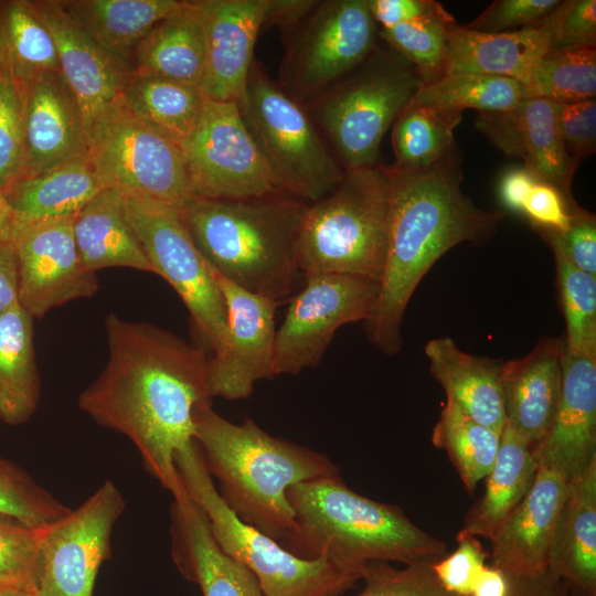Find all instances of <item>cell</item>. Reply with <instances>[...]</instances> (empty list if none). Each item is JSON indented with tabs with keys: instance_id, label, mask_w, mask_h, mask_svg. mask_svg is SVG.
Here are the masks:
<instances>
[{
	"instance_id": "obj_1",
	"label": "cell",
	"mask_w": 596,
	"mask_h": 596,
	"mask_svg": "<svg viewBox=\"0 0 596 596\" xmlns=\"http://www.w3.org/2000/svg\"><path fill=\"white\" fill-rule=\"evenodd\" d=\"M108 359L81 393L78 407L128 437L145 469L172 497L183 488L177 453L194 441L196 408L212 401L207 350L160 327L105 319Z\"/></svg>"
},
{
	"instance_id": "obj_2",
	"label": "cell",
	"mask_w": 596,
	"mask_h": 596,
	"mask_svg": "<svg viewBox=\"0 0 596 596\" xmlns=\"http://www.w3.org/2000/svg\"><path fill=\"white\" fill-rule=\"evenodd\" d=\"M389 169L386 259L376 302L363 323L370 342L394 355L402 347L401 328L409 299L429 268L460 243L486 242L502 213L476 206L462 192L453 152L426 169Z\"/></svg>"
},
{
	"instance_id": "obj_3",
	"label": "cell",
	"mask_w": 596,
	"mask_h": 596,
	"mask_svg": "<svg viewBox=\"0 0 596 596\" xmlns=\"http://www.w3.org/2000/svg\"><path fill=\"white\" fill-rule=\"evenodd\" d=\"M194 423V440L225 504L281 546L295 528L288 488L339 473L324 454L272 436L251 418L232 423L211 402L196 408Z\"/></svg>"
},
{
	"instance_id": "obj_4",
	"label": "cell",
	"mask_w": 596,
	"mask_h": 596,
	"mask_svg": "<svg viewBox=\"0 0 596 596\" xmlns=\"http://www.w3.org/2000/svg\"><path fill=\"white\" fill-rule=\"evenodd\" d=\"M306 206L283 192L245 199L192 196L180 214L212 270L279 305L302 276L297 243Z\"/></svg>"
},
{
	"instance_id": "obj_5",
	"label": "cell",
	"mask_w": 596,
	"mask_h": 596,
	"mask_svg": "<svg viewBox=\"0 0 596 596\" xmlns=\"http://www.w3.org/2000/svg\"><path fill=\"white\" fill-rule=\"evenodd\" d=\"M287 500L295 528L283 547L300 558H326L361 572L371 561L407 565L446 554V544L414 524L400 507L359 494L339 473L290 486Z\"/></svg>"
},
{
	"instance_id": "obj_6",
	"label": "cell",
	"mask_w": 596,
	"mask_h": 596,
	"mask_svg": "<svg viewBox=\"0 0 596 596\" xmlns=\"http://www.w3.org/2000/svg\"><path fill=\"white\" fill-rule=\"evenodd\" d=\"M390 169L344 171L323 198L307 204L297 243L302 276L345 274L381 280L387 252Z\"/></svg>"
},
{
	"instance_id": "obj_7",
	"label": "cell",
	"mask_w": 596,
	"mask_h": 596,
	"mask_svg": "<svg viewBox=\"0 0 596 596\" xmlns=\"http://www.w3.org/2000/svg\"><path fill=\"white\" fill-rule=\"evenodd\" d=\"M174 464L217 545L256 576L266 596H340L360 579V571L326 558H300L240 520L219 494L195 440L177 453Z\"/></svg>"
},
{
	"instance_id": "obj_8",
	"label": "cell",
	"mask_w": 596,
	"mask_h": 596,
	"mask_svg": "<svg viewBox=\"0 0 596 596\" xmlns=\"http://www.w3.org/2000/svg\"><path fill=\"white\" fill-rule=\"evenodd\" d=\"M423 84L392 47L377 46L353 72L309 103L343 171L376 166L381 141Z\"/></svg>"
},
{
	"instance_id": "obj_9",
	"label": "cell",
	"mask_w": 596,
	"mask_h": 596,
	"mask_svg": "<svg viewBox=\"0 0 596 596\" xmlns=\"http://www.w3.org/2000/svg\"><path fill=\"white\" fill-rule=\"evenodd\" d=\"M237 106L280 192L311 204L341 181L344 171L307 109L255 61Z\"/></svg>"
},
{
	"instance_id": "obj_10",
	"label": "cell",
	"mask_w": 596,
	"mask_h": 596,
	"mask_svg": "<svg viewBox=\"0 0 596 596\" xmlns=\"http://www.w3.org/2000/svg\"><path fill=\"white\" fill-rule=\"evenodd\" d=\"M281 87L310 103L359 67L379 36L368 0L316 1L308 14L283 32Z\"/></svg>"
},
{
	"instance_id": "obj_11",
	"label": "cell",
	"mask_w": 596,
	"mask_h": 596,
	"mask_svg": "<svg viewBox=\"0 0 596 596\" xmlns=\"http://www.w3.org/2000/svg\"><path fill=\"white\" fill-rule=\"evenodd\" d=\"M89 155L106 189L179 210L193 196L181 145L132 115L120 98L93 130Z\"/></svg>"
},
{
	"instance_id": "obj_12",
	"label": "cell",
	"mask_w": 596,
	"mask_h": 596,
	"mask_svg": "<svg viewBox=\"0 0 596 596\" xmlns=\"http://www.w3.org/2000/svg\"><path fill=\"white\" fill-rule=\"evenodd\" d=\"M124 196L127 220L153 273L166 279L182 299L195 330L213 354L226 338V307L180 210L148 198Z\"/></svg>"
},
{
	"instance_id": "obj_13",
	"label": "cell",
	"mask_w": 596,
	"mask_h": 596,
	"mask_svg": "<svg viewBox=\"0 0 596 596\" xmlns=\"http://www.w3.org/2000/svg\"><path fill=\"white\" fill-rule=\"evenodd\" d=\"M125 507L118 487L106 480L76 509L40 529L38 596H93L98 571L111 555V534Z\"/></svg>"
},
{
	"instance_id": "obj_14",
	"label": "cell",
	"mask_w": 596,
	"mask_h": 596,
	"mask_svg": "<svg viewBox=\"0 0 596 596\" xmlns=\"http://www.w3.org/2000/svg\"><path fill=\"white\" fill-rule=\"evenodd\" d=\"M276 330L274 375H296L317 366L337 330L365 321L376 302L380 283L345 274L304 276Z\"/></svg>"
},
{
	"instance_id": "obj_15",
	"label": "cell",
	"mask_w": 596,
	"mask_h": 596,
	"mask_svg": "<svg viewBox=\"0 0 596 596\" xmlns=\"http://www.w3.org/2000/svg\"><path fill=\"white\" fill-rule=\"evenodd\" d=\"M181 148L193 196L245 199L280 192L236 103L207 100Z\"/></svg>"
},
{
	"instance_id": "obj_16",
	"label": "cell",
	"mask_w": 596,
	"mask_h": 596,
	"mask_svg": "<svg viewBox=\"0 0 596 596\" xmlns=\"http://www.w3.org/2000/svg\"><path fill=\"white\" fill-rule=\"evenodd\" d=\"M19 217V216H18ZM74 215L24 221L19 219L12 244L18 259V304L32 318L98 289L96 273L79 258Z\"/></svg>"
},
{
	"instance_id": "obj_17",
	"label": "cell",
	"mask_w": 596,
	"mask_h": 596,
	"mask_svg": "<svg viewBox=\"0 0 596 596\" xmlns=\"http://www.w3.org/2000/svg\"><path fill=\"white\" fill-rule=\"evenodd\" d=\"M210 270L227 315L225 341L210 356V393L212 397L243 400L253 393L258 381L275 377V310L278 304Z\"/></svg>"
},
{
	"instance_id": "obj_18",
	"label": "cell",
	"mask_w": 596,
	"mask_h": 596,
	"mask_svg": "<svg viewBox=\"0 0 596 596\" xmlns=\"http://www.w3.org/2000/svg\"><path fill=\"white\" fill-rule=\"evenodd\" d=\"M20 88L23 145L18 180L91 156L81 108L61 72L43 75Z\"/></svg>"
},
{
	"instance_id": "obj_19",
	"label": "cell",
	"mask_w": 596,
	"mask_h": 596,
	"mask_svg": "<svg viewBox=\"0 0 596 596\" xmlns=\"http://www.w3.org/2000/svg\"><path fill=\"white\" fill-rule=\"evenodd\" d=\"M33 1L53 36L61 73L78 103L89 143L93 130L118 102L132 71L91 40L60 0Z\"/></svg>"
},
{
	"instance_id": "obj_20",
	"label": "cell",
	"mask_w": 596,
	"mask_h": 596,
	"mask_svg": "<svg viewBox=\"0 0 596 596\" xmlns=\"http://www.w3.org/2000/svg\"><path fill=\"white\" fill-rule=\"evenodd\" d=\"M205 46L201 89L209 100L238 103L254 62L267 0H193Z\"/></svg>"
},
{
	"instance_id": "obj_21",
	"label": "cell",
	"mask_w": 596,
	"mask_h": 596,
	"mask_svg": "<svg viewBox=\"0 0 596 596\" xmlns=\"http://www.w3.org/2000/svg\"><path fill=\"white\" fill-rule=\"evenodd\" d=\"M531 451L538 468L551 470L566 482L596 461V359L565 351L555 417Z\"/></svg>"
},
{
	"instance_id": "obj_22",
	"label": "cell",
	"mask_w": 596,
	"mask_h": 596,
	"mask_svg": "<svg viewBox=\"0 0 596 596\" xmlns=\"http://www.w3.org/2000/svg\"><path fill=\"white\" fill-rule=\"evenodd\" d=\"M558 106L546 98H525L510 111L479 113L477 126L503 152L521 158L538 181L573 199L571 184L578 162L562 139Z\"/></svg>"
},
{
	"instance_id": "obj_23",
	"label": "cell",
	"mask_w": 596,
	"mask_h": 596,
	"mask_svg": "<svg viewBox=\"0 0 596 596\" xmlns=\"http://www.w3.org/2000/svg\"><path fill=\"white\" fill-rule=\"evenodd\" d=\"M564 340L546 337L525 356L501 365L505 425L531 448L555 417L563 383Z\"/></svg>"
},
{
	"instance_id": "obj_24",
	"label": "cell",
	"mask_w": 596,
	"mask_h": 596,
	"mask_svg": "<svg viewBox=\"0 0 596 596\" xmlns=\"http://www.w3.org/2000/svg\"><path fill=\"white\" fill-rule=\"evenodd\" d=\"M567 482L538 468L526 496L491 542V564L507 576H534L549 570L550 547Z\"/></svg>"
},
{
	"instance_id": "obj_25",
	"label": "cell",
	"mask_w": 596,
	"mask_h": 596,
	"mask_svg": "<svg viewBox=\"0 0 596 596\" xmlns=\"http://www.w3.org/2000/svg\"><path fill=\"white\" fill-rule=\"evenodd\" d=\"M170 515L172 560L203 596H266L256 576L221 550L204 513L184 490L173 497Z\"/></svg>"
},
{
	"instance_id": "obj_26",
	"label": "cell",
	"mask_w": 596,
	"mask_h": 596,
	"mask_svg": "<svg viewBox=\"0 0 596 596\" xmlns=\"http://www.w3.org/2000/svg\"><path fill=\"white\" fill-rule=\"evenodd\" d=\"M551 50L546 23L511 32H480L455 23L449 32L445 75L481 74L529 82L539 61Z\"/></svg>"
},
{
	"instance_id": "obj_27",
	"label": "cell",
	"mask_w": 596,
	"mask_h": 596,
	"mask_svg": "<svg viewBox=\"0 0 596 596\" xmlns=\"http://www.w3.org/2000/svg\"><path fill=\"white\" fill-rule=\"evenodd\" d=\"M433 376L454 402L477 423L501 434L505 425L501 363L464 352L449 337L429 340L424 348Z\"/></svg>"
},
{
	"instance_id": "obj_28",
	"label": "cell",
	"mask_w": 596,
	"mask_h": 596,
	"mask_svg": "<svg viewBox=\"0 0 596 596\" xmlns=\"http://www.w3.org/2000/svg\"><path fill=\"white\" fill-rule=\"evenodd\" d=\"M549 570L596 595V461L567 482L553 531Z\"/></svg>"
},
{
	"instance_id": "obj_29",
	"label": "cell",
	"mask_w": 596,
	"mask_h": 596,
	"mask_svg": "<svg viewBox=\"0 0 596 596\" xmlns=\"http://www.w3.org/2000/svg\"><path fill=\"white\" fill-rule=\"evenodd\" d=\"M73 231L83 266L96 273L107 267H128L153 273L125 212V196L105 189L75 215Z\"/></svg>"
},
{
	"instance_id": "obj_30",
	"label": "cell",
	"mask_w": 596,
	"mask_h": 596,
	"mask_svg": "<svg viewBox=\"0 0 596 596\" xmlns=\"http://www.w3.org/2000/svg\"><path fill=\"white\" fill-rule=\"evenodd\" d=\"M205 63L203 26L193 0L160 20L136 46L131 71L200 86Z\"/></svg>"
},
{
	"instance_id": "obj_31",
	"label": "cell",
	"mask_w": 596,
	"mask_h": 596,
	"mask_svg": "<svg viewBox=\"0 0 596 596\" xmlns=\"http://www.w3.org/2000/svg\"><path fill=\"white\" fill-rule=\"evenodd\" d=\"M78 28L108 54L131 68L139 42L182 0H60Z\"/></svg>"
},
{
	"instance_id": "obj_32",
	"label": "cell",
	"mask_w": 596,
	"mask_h": 596,
	"mask_svg": "<svg viewBox=\"0 0 596 596\" xmlns=\"http://www.w3.org/2000/svg\"><path fill=\"white\" fill-rule=\"evenodd\" d=\"M536 471L530 445L504 425L485 492L466 513L460 531L490 540L526 496Z\"/></svg>"
},
{
	"instance_id": "obj_33",
	"label": "cell",
	"mask_w": 596,
	"mask_h": 596,
	"mask_svg": "<svg viewBox=\"0 0 596 596\" xmlns=\"http://www.w3.org/2000/svg\"><path fill=\"white\" fill-rule=\"evenodd\" d=\"M105 189L87 156L17 180L2 193L19 219L29 221L75 215Z\"/></svg>"
},
{
	"instance_id": "obj_34",
	"label": "cell",
	"mask_w": 596,
	"mask_h": 596,
	"mask_svg": "<svg viewBox=\"0 0 596 596\" xmlns=\"http://www.w3.org/2000/svg\"><path fill=\"white\" fill-rule=\"evenodd\" d=\"M33 318L17 302L0 316V421L20 425L40 400Z\"/></svg>"
},
{
	"instance_id": "obj_35",
	"label": "cell",
	"mask_w": 596,
	"mask_h": 596,
	"mask_svg": "<svg viewBox=\"0 0 596 596\" xmlns=\"http://www.w3.org/2000/svg\"><path fill=\"white\" fill-rule=\"evenodd\" d=\"M120 100L137 118L181 145L209 99L200 86L131 72Z\"/></svg>"
},
{
	"instance_id": "obj_36",
	"label": "cell",
	"mask_w": 596,
	"mask_h": 596,
	"mask_svg": "<svg viewBox=\"0 0 596 596\" xmlns=\"http://www.w3.org/2000/svg\"><path fill=\"white\" fill-rule=\"evenodd\" d=\"M0 71L20 87L61 72L53 36L33 0H0Z\"/></svg>"
},
{
	"instance_id": "obj_37",
	"label": "cell",
	"mask_w": 596,
	"mask_h": 596,
	"mask_svg": "<svg viewBox=\"0 0 596 596\" xmlns=\"http://www.w3.org/2000/svg\"><path fill=\"white\" fill-rule=\"evenodd\" d=\"M461 113L419 104L413 99L392 125L396 170L426 169L447 157L454 146V130Z\"/></svg>"
},
{
	"instance_id": "obj_38",
	"label": "cell",
	"mask_w": 596,
	"mask_h": 596,
	"mask_svg": "<svg viewBox=\"0 0 596 596\" xmlns=\"http://www.w3.org/2000/svg\"><path fill=\"white\" fill-rule=\"evenodd\" d=\"M500 436L447 400L433 428L432 443L447 454L467 492L472 494L494 464Z\"/></svg>"
},
{
	"instance_id": "obj_39",
	"label": "cell",
	"mask_w": 596,
	"mask_h": 596,
	"mask_svg": "<svg viewBox=\"0 0 596 596\" xmlns=\"http://www.w3.org/2000/svg\"><path fill=\"white\" fill-rule=\"evenodd\" d=\"M412 99L459 113L465 108L479 113H504L515 109L524 99V93L522 85L511 78L458 74L421 85Z\"/></svg>"
},
{
	"instance_id": "obj_40",
	"label": "cell",
	"mask_w": 596,
	"mask_h": 596,
	"mask_svg": "<svg viewBox=\"0 0 596 596\" xmlns=\"http://www.w3.org/2000/svg\"><path fill=\"white\" fill-rule=\"evenodd\" d=\"M525 98L558 104L592 99L596 94L595 46L551 49L523 86Z\"/></svg>"
},
{
	"instance_id": "obj_41",
	"label": "cell",
	"mask_w": 596,
	"mask_h": 596,
	"mask_svg": "<svg viewBox=\"0 0 596 596\" xmlns=\"http://www.w3.org/2000/svg\"><path fill=\"white\" fill-rule=\"evenodd\" d=\"M551 248L566 324L565 351L596 359V276L578 269L558 249Z\"/></svg>"
},
{
	"instance_id": "obj_42",
	"label": "cell",
	"mask_w": 596,
	"mask_h": 596,
	"mask_svg": "<svg viewBox=\"0 0 596 596\" xmlns=\"http://www.w3.org/2000/svg\"><path fill=\"white\" fill-rule=\"evenodd\" d=\"M455 23L441 7L421 19L380 29L379 36L416 70L422 85L430 84L444 76L447 40Z\"/></svg>"
},
{
	"instance_id": "obj_43",
	"label": "cell",
	"mask_w": 596,
	"mask_h": 596,
	"mask_svg": "<svg viewBox=\"0 0 596 596\" xmlns=\"http://www.w3.org/2000/svg\"><path fill=\"white\" fill-rule=\"evenodd\" d=\"M70 508L29 476L0 459V515L41 529Z\"/></svg>"
},
{
	"instance_id": "obj_44",
	"label": "cell",
	"mask_w": 596,
	"mask_h": 596,
	"mask_svg": "<svg viewBox=\"0 0 596 596\" xmlns=\"http://www.w3.org/2000/svg\"><path fill=\"white\" fill-rule=\"evenodd\" d=\"M364 587L356 596H457L436 577L433 562H417L397 568L390 562L371 561L362 565Z\"/></svg>"
},
{
	"instance_id": "obj_45",
	"label": "cell",
	"mask_w": 596,
	"mask_h": 596,
	"mask_svg": "<svg viewBox=\"0 0 596 596\" xmlns=\"http://www.w3.org/2000/svg\"><path fill=\"white\" fill-rule=\"evenodd\" d=\"M40 529L0 515V586L34 590Z\"/></svg>"
},
{
	"instance_id": "obj_46",
	"label": "cell",
	"mask_w": 596,
	"mask_h": 596,
	"mask_svg": "<svg viewBox=\"0 0 596 596\" xmlns=\"http://www.w3.org/2000/svg\"><path fill=\"white\" fill-rule=\"evenodd\" d=\"M23 103L21 88L0 71V192L18 180L22 162Z\"/></svg>"
},
{
	"instance_id": "obj_47",
	"label": "cell",
	"mask_w": 596,
	"mask_h": 596,
	"mask_svg": "<svg viewBox=\"0 0 596 596\" xmlns=\"http://www.w3.org/2000/svg\"><path fill=\"white\" fill-rule=\"evenodd\" d=\"M457 549L433 562V570L441 586L457 596H470L475 583L487 565L488 553L476 536L460 531Z\"/></svg>"
},
{
	"instance_id": "obj_48",
	"label": "cell",
	"mask_w": 596,
	"mask_h": 596,
	"mask_svg": "<svg viewBox=\"0 0 596 596\" xmlns=\"http://www.w3.org/2000/svg\"><path fill=\"white\" fill-rule=\"evenodd\" d=\"M560 2L558 0H498L465 26L492 33L539 26Z\"/></svg>"
},
{
	"instance_id": "obj_49",
	"label": "cell",
	"mask_w": 596,
	"mask_h": 596,
	"mask_svg": "<svg viewBox=\"0 0 596 596\" xmlns=\"http://www.w3.org/2000/svg\"><path fill=\"white\" fill-rule=\"evenodd\" d=\"M551 49L595 46L596 1H561L547 17Z\"/></svg>"
},
{
	"instance_id": "obj_50",
	"label": "cell",
	"mask_w": 596,
	"mask_h": 596,
	"mask_svg": "<svg viewBox=\"0 0 596 596\" xmlns=\"http://www.w3.org/2000/svg\"><path fill=\"white\" fill-rule=\"evenodd\" d=\"M551 247L558 249L575 267L596 276V220L578 209L562 232L538 230Z\"/></svg>"
},
{
	"instance_id": "obj_51",
	"label": "cell",
	"mask_w": 596,
	"mask_h": 596,
	"mask_svg": "<svg viewBox=\"0 0 596 596\" xmlns=\"http://www.w3.org/2000/svg\"><path fill=\"white\" fill-rule=\"evenodd\" d=\"M558 128L573 159L579 162L593 155L596 149L595 98L560 104Z\"/></svg>"
},
{
	"instance_id": "obj_52",
	"label": "cell",
	"mask_w": 596,
	"mask_h": 596,
	"mask_svg": "<svg viewBox=\"0 0 596 596\" xmlns=\"http://www.w3.org/2000/svg\"><path fill=\"white\" fill-rule=\"evenodd\" d=\"M581 209L574 199H567L555 187L536 181L523 205L524 214L538 230L562 232L574 213Z\"/></svg>"
},
{
	"instance_id": "obj_53",
	"label": "cell",
	"mask_w": 596,
	"mask_h": 596,
	"mask_svg": "<svg viewBox=\"0 0 596 596\" xmlns=\"http://www.w3.org/2000/svg\"><path fill=\"white\" fill-rule=\"evenodd\" d=\"M370 12L381 29L407 23L437 11L443 6L432 0H368Z\"/></svg>"
},
{
	"instance_id": "obj_54",
	"label": "cell",
	"mask_w": 596,
	"mask_h": 596,
	"mask_svg": "<svg viewBox=\"0 0 596 596\" xmlns=\"http://www.w3.org/2000/svg\"><path fill=\"white\" fill-rule=\"evenodd\" d=\"M536 181L525 167L507 171L499 184L502 205L511 212L522 214L524 202Z\"/></svg>"
},
{
	"instance_id": "obj_55",
	"label": "cell",
	"mask_w": 596,
	"mask_h": 596,
	"mask_svg": "<svg viewBox=\"0 0 596 596\" xmlns=\"http://www.w3.org/2000/svg\"><path fill=\"white\" fill-rule=\"evenodd\" d=\"M508 577V596H568L565 583L550 570L534 576Z\"/></svg>"
},
{
	"instance_id": "obj_56",
	"label": "cell",
	"mask_w": 596,
	"mask_h": 596,
	"mask_svg": "<svg viewBox=\"0 0 596 596\" xmlns=\"http://www.w3.org/2000/svg\"><path fill=\"white\" fill-rule=\"evenodd\" d=\"M18 259L12 242H0V316L18 302Z\"/></svg>"
},
{
	"instance_id": "obj_57",
	"label": "cell",
	"mask_w": 596,
	"mask_h": 596,
	"mask_svg": "<svg viewBox=\"0 0 596 596\" xmlns=\"http://www.w3.org/2000/svg\"><path fill=\"white\" fill-rule=\"evenodd\" d=\"M315 3V0H267L263 26L277 25L285 32L302 20Z\"/></svg>"
},
{
	"instance_id": "obj_58",
	"label": "cell",
	"mask_w": 596,
	"mask_h": 596,
	"mask_svg": "<svg viewBox=\"0 0 596 596\" xmlns=\"http://www.w3.org/2000/svg\"><path fill=\"white\" fill-rule=\"evenodd\" d=\"M509 577L499 568L486 565L478 576L470 596H508Z\"/></svg>"
},
{
	"instance_id": "obj_59",
	"label": "cell",
	"mask_w": 596,
	"mask_h": 596,
	"mask_svg": "<svg viewBox=\"0 0 596 596\" xmlns=\"http://www.w3.org/2000/svg\"><path fill=\"white\" fill-rule=\"evenodd\" d=\"M19 217L0 192V242H11Z\"/></svg>"
},
{
	"instance_id": "obj_60",
	"label": "cell",
	"mask_w": 596,
	"mask_h": 596,
	"mask_svg": "<svg viewBox=\"0 0 596 596\" xmlns=\"http://www.w3.org/2000/svg\"><path fill=\"white\" fill-rule=\"evenodd\" d=\"M0 596H38L35 590L15 587H1Z\"/></svg>"
},
{
	"instance_id": "obj_61",
	"label": "cell",
	"mask_w": 596,
	"mask_h": 596,
	"mask_svg": "<svg viewBox=\"0 0 596 596\" xmlns=\"http://www.w3.org/2000/svg\"><path fill=\"white\" fill-rule=\"evenodd\" d=\"M596 596V595H595Z\"/></svg>"
}]
</instances>
